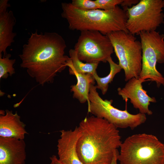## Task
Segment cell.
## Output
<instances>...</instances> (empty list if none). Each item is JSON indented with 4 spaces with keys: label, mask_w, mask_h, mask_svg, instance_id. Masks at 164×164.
Here are the masks:
<instances>
[{
    "label": "cell",
    "mask_w": 164,
    "mask_h": 164,
    "mask_svg": "<svg viewBox=\"0 0 164 164\" xmlns=\"http://www.w3.org/2000/svg\"><path fill=\"white\" fill-rule=\"evenodd\" d=\"M67 47L63 37L55 32L32 33L19 55L21 67L39 84L52 83L57 73L67 67L70 58L65 55Z\"/></svg>",
    "instance_id": "1"
},
{
    "label": "cell",
    "mask_w": 164,
    "mask_h": 164,
    "mask_svg": "<svg viewBox=\"0 0 164 164\" xmlns=\"http://www.w3.org/2000/svg\"><path fill=\"white\" fill-rule=\"evenodd\" d=\"M81 132L77 152L83 164H111L122 142L118 128L105 119L85 117L78 126Z\"/></svg>",
    "instance_id": "2"
},
{
    "label": "cell",
    "mask_w": 164,
    "mask_h": 164,
    "mask_svg": "<svg viewBox=\"0 0 164 164\" xmlns=\"http://www.w3.org/2000/svg\"><path fill=\"white\" fill-rule=\"evenodd\" d=\"M61 6V16L67 21L71 30L96 31L105 35L119 31L129 32L126 27V11L118 5L107 11L99 9L83 10L71 3H62Z\"/></svg>",
    "instance_id": "3"
},
{
    "label": "cell",
    "mask_w": 164,
    "mask_h": 164,
    "mask_svg": "<svg viewBox=\"0 0 164 164\" xmlns=\"http://www.w3.org/2000/svg\"><path fill=\"white\" fill-rule=\"evenodd\" d=\"M120 148V164H164V144L152 134L129 136Z\"/></svg>",
    "instance_id": "4"
},
{
    "label": "cell",
    "mask_w": 164,
    "mask_h": 164,
    "mask_svg": "<svg viewBox=\"0 0 164 164\" xmlns=\"http://www.w3.org/2000/svg\"><path fill=\"white\" fill-rule=\"evenodd\" d=\"M124 70L125 80L133 77L139 79L142 68V50L140 41L129 32L119 31L107 35Z\"/></svg>",
    "instance_id": "5"
},
{
    "label": "cell",
    "mask_w": 164,
    "mask_h": 164,
    "mask_svg": "<svg viewBox=\"0 0 164 164\" xmlns=\"http://www.w3.org/2000/svg\"><path fill=\"white\" fill-rule=\"evenodd\" d=\"M96 86L91 85L88 94L90 104L88 111L96 117L104 119L117 128H129L133 129L144 123L145 114L139 113L133 114L127 109L121 110L112 105L111 100H103L97 91Z\"/></svg>",
    "instance_id": "6"
},
{
    "label": "cell",
    "mask_w": 164,
    "mask_h": 164,
    "mask_svg": "<svg viewBox=\"0 0 164 164\" xmlns=\"http://www.w3.org/2000/svg\"><path fill=\"white\" fill-rule=\"evenodd\" d=\"M164 0H141L136 5L126 8L128 31L135 35L156 30L164 22Z\"/></svg>",
    "instance_id": "7"
},
{
    "label": "cell",
    "mask_w": 164,
    "mask_h": 164,
    "mask_svg": "<svg viewBox=\"0 0 164 164\" xmlns=\"http://www.w3.org/2000/svg\"><path fill=\"white\" fill-rule=\"evenodd\" d=\"M142 50V68L139 79L156 82L164 86V77L156 68L157 63H164V34L156 30L142 32L139 35Z\"/></svg>",
    "instance_id": "8"
},
{
    "label": "cell",
    "mask_w": 164,
    "mask_h": 164,
    "mask_svg": "<svg viewBox=\"0 0 164 164\" xmlns=\"http://www.w3.org/2000/svg\"><path fill=\"white\" fill-rule=\"evenodd\" d=\"M74 49L80 60L89 63H106L114 52L107 35L92 30L81 32Z\"/></svg>",
    "instance_id": "9"
},
{
    "label": "cell",
    "mask_w": 164,
    "mask_h": 164,
    "mask_svg": "<svg viewBox=\"0 0 164 164\" xmlns=\"http://www.w3.org/2000/svg\"><path fill=\"white\" fill-rule=\"evenodd\" d=\"M145 81L133 77L128 81L124 87L118 88L117 91L123 100L129 99L133 107L138 109L140 113L150 115L152 112L149 108L150 102L155 103L156 101L155 97L149 96L143 89L142 84Z\"/></svg>",
    "instance_id": "10"
},
{
    "label": "cell",
    "mask_w": 164,
    "mask_h": 164,
    "mask_svg": "<svg viewBox=\"0 0 164 164\" xmlns=\"http://www.w3.org/2000/svg\"><path fill=\"white\" fill-rule=\"evenodd\" d=\"M60 138L57 141L58 159L63 164H83L77 152V144L81 135L78 127L73 130L60 131Z\"/></svg>",
    "instance_id": "11"
},
{
    "label": "cell",
    "mask_w": 164,
    "mask_h": 164,
    "mask_svg": "<svg viewBox=\"0 0 164 164\" xmlns=\"http://www.w3.org/2000/svg\"><path fill=\"white\" fill-rule=\"evenodd\" d=\"M26 147L24 139L0 137V164H25Z\"/></svg>",
    "instance_id": "12"
},
{
    "label": "cell",
    "mask_w": 164,
    "mask_h": 164,
    "mask_svg": "<svg viewBox=\"0 0 164 164\" xmlns=\"http://www.w3.org/2000/svg\"><path fill=\"white\" fill-rule=\"evenodd\" d=\"M0 114V137L24 139L25 135L28 133L26 125L21 121L17 112L1 110Z\"/></svg>",
    "instance_id": "13"
},
{
    "label": "cell",
    "mask_w": 164,
    "mask_h": 164,
    "mask_svg": "<svg viewBox=\"0 0 164 164\" xmlns=\"http://www.w3.org/2000/svg\"><path fill=\"white\" fill-rule=\"evenodd\" d=\"M16 21L12 11H0V56L2 53L3 56L7 54V48L14 42L16 33L13 32V29Z\"/></svg>",
    "instance_id": "14"
},
{
    "label": "cell",
    "mask_w": 164,
    "mask_h": 164,
    "mask_svg": "<svg viewBox=\"0 0 164 164\" xmlns=\"http://www.w3.org/2000/svg\"><path fill=\"white\" fill-rule=\"evenodd\" d=\"M77 82L75 85L71 86L70 90L73 92V97L77 99L81 103H84L86 101L88 105L90 104L88 94L91 86L94 84L95 80L93 75L89 73H74Z\"/></svg>",
    "instance_id": "15"
},
{
    "label": "cell",
    "mask_w": 164,
    "mask_h": 164,
    "mask_svg": "<svg viewBox=\"0 0 164 164\" xmlns=\"http://www.w3.org/2000/svg\"><path fill=\"white\" fill-rule=\"evenodd\" d=\"M70 59L67 66L69 67L70 75H73L75 73L81 74L89 73L93 75L97 73L96 69L99 63H89L82 62L78 58L76 51L74 49L69 50Z\"/></svg>",
    "instance_id": "16"
},
{
    "label": "cell",
    "mask_w": 164,
    "mask_h": 164,
    "mask_svg": "<svg viewBox=\"0 0 164 164\" xmlns=\"http://www.w3.org/2000/svg\"><path fill=\"white\" fill-rule=\"evenodd\" d=\"M107 62L110 66V72L107 76L101 77L98 76L97 73L93 75V77L97 83V88L101 91L103 95H104L107 93L109 84L113 81L115 75L122 69L119 64L115 63L113 60L111 56L108 58Z\"/></svg>",
    "instance_id": "17"
},
{
    "label": "cell",
    "mask_w": 164,
    "mask_h": 164,
    "mask_svg": "<svg viewBox=\"0 0 164 164\" xmlns=\"http://www.w3.org/2000/svg\"><path fill=\"white\" fill-rule=\"evenodd\" d=\"M10 54H7L3 57L0 56V78L6 79L9 76H12L15 73L13 65L16 60L10 59Z\"/></svg>",
    "instance_id": "18"
},
{
    "label": "cell",
    "mask_w": 164,
    "mask_h": 164,
    "mask_svg": "<svg viewBox=\"0 0 164 164\" xmlns=\"http://www.w3.org/2000/svg\"><path fill=\"white\" fill-rule=\"evenodd\" d=\"M75 7L84 11H90L99 9L95 1L91 0H72L71 2Z\"/></svg>",
    "instance_id": "19"
},
{
    "label": "cell",
    "mask_w": 164,
    "mask_h": 164,
    "mask_svg": "<svg viewBox=\"0 0 164 164\" xmlns=\"http://www.w3.org/2000/svg\"><path fill=\"white\" fill-rule=\"evenodd\" d=\"M99 9L104 10H109L121 4L123 0H96Z\"/></svg>",
    "instance_id": "20"
},
{
    "label": "cell",
    "mask_w": 164,
    "mask_h": 164,
    "mask_svg": "<svg viewBox=\"0 0 164 164\" xmlns=\"http://www.w3.org/2000/svg\"><path fill=\"white\" fill-rule=\"evenodd\" d=\"M139 1V0H123L120 5L122 7L123 9L125 10L127 8L131 7V6L132 5H136Z\"/></svg>",
    "instance_id": "21"
},
{
    "label": "cell",
    "mask_w": 164,
    "mask_h": 164,
    "mask_svg": "<svg viewBox=\"0 0 164 164\" xmlns=\"http://www.w3.org/2000/svg\"><path fill=\"white\" fill-rule=\"evenodd\" d=\"M8 0H1L0 1V11L7 10L8 8L10 6L8 3Z\"/></svg>",
    "instance_id": "22"
},
{
    "label": "cell",
    "mask_w": 164,
    "mask_h": 164,
    "mask_svg": "<svg viewBox=\"0 0 164 164\" xmlns=\"http://www.w3.org/2000/svg\"><path fill=\"white\" fill-rule=\"evenodd\" d=\"M51 162L50 164H63L57 158L56 155H53L50 157Z\"/></svg>",
    "instance_id": "23"
},
{
    "label": "cell",
    "mask_w": 164,
    "mask_h": 164,
    "mask_svg": "<svg viewBox=\"0 0 164 164\" xmlns=\"http://www.w3.org/2000/svg\"><path fill=\"white\" fill-rule=\"evenodd\" d=\"M119 153V152H118V150L116 151L115 152L113 159H112V161L111 163V164H117V161L118 156Z\"/></svg>",
    "instance_id": "24"
}]
</instances>
